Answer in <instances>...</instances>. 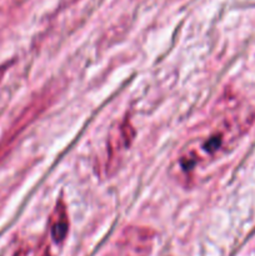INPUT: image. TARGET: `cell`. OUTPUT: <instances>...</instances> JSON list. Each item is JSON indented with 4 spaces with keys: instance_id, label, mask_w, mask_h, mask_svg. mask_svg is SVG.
I'll return each mask as SVG.
<instances>
[{
    "instance_id": "3",
    "label": "cell",
    "mask_w": 255,
    "mask_h": 256,
    "mask_svg": "<svg viewBox=\"0 0 255 256\" xmlns=\"http://www.w3.org/2000/svg\"><path fill=\"white\" fill-rule=\"evenodd\" d=\"M36 256H52L49 244H46L45 242H42V244L40 245L39 250H38Z\"/></svg>"
},
{
    "instance_id": "1",
    "label": "cell",
    "mask_w": 255,
    "mask_h": 256,
    "mask_svg": "<svg viewBox=\"0 0 255 256\" xmlns=\"http://www.w3.org/2000/svg\"><path fill=\"white\" fill-rule=\"evenodd\" d=\"M236 118V115H216L185 142L172 162L176 179L184 182L194 180L200 172L230 152L235 140L242 132V125Z\"/></svg>"
},
{
    "instance_id": "2",
    "label": "cell",
    "mask_w": 255,
    "mask_h": 256,
    "mask_svg": "<svg viewBox=\"0 0 255 256\" xmlns=\"http://www.w3.org/2000/svg\"><path fill=\"white\" fill-rule=\"evenodd\" d=\"M50 236L55 242H62L69 232V218L64 202H58L49 218Z\"/></svg>"
},
{
    "instance_id": "4",
    "label": "cell",
    "mask_w": 255,
    "mask_h": 256,
    "mask_svg": "<svg viewBox=\"0 0 255 256\" xmlns=\"http://www.w3.org/2000/svg\"><path fill=\"white\" fill-rule=\"evenodd\" d=\"M15 256H26V252H18L16 254H15Z\"/></svg>"
}]
</instances>
